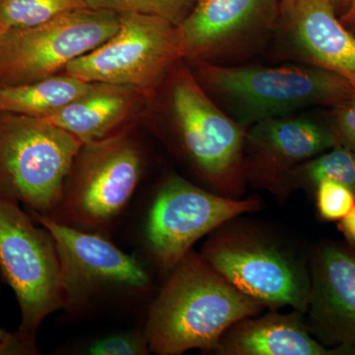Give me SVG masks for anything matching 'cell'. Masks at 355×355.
Listing matches in <instances>:
<instances>
[{
	"instance_id": "52a82bcc",
	"label": "cell",
	"mask_w": 355,
	"mask_h": 355,
	"mask_svg": "<svg viewBox=\"0 0 355 355\" xmlns=\"http://www.w3.org/2000/svg\"><path fill=\"white\" fill-rule=\"evenodd\" d=\"M142 169L141 149L125 130L83 144L55 212V220L88 229L108 225L130 200Z\"/></svg>"
},
{
	"instance_id": "d4e9b609",
	"label": "cell",
	"mask_w": 355,
	"mask_h": 355,
	"mask_svg": "<svg viewBox=\"0 0 355 355\" xmlns=\"http://www.w3.org/2000/svg\"><path fill=\"white\" fill-rule=\"evenodd\" d=\"M29 354L17 333L10 334L0 328V355Z\"/></svg>"
},
{
	"instance_id": "7402d4cb",
	"label": "cell",
	"mask_w": 355,
	"mask_h": 355,
	"mask_svg": "<svg viewBox=\"0 0 355 355\" xmlns=\"http://www.w3.org/2000/svg\"><path fill=\"white\" fill-rule=\"evenodd\" d=\"M316 191L318 210L326 220H340L355 205L354 191L342 184L323 180Z\"/></svg>"
},
{
	"instance_id": "44dd1931",
	"label": "cell",
	"mask_w": 355,
	"mask_h": 355,
	"mask_svg": "<svg viewBox=\"0 0 355 355\" xmlns=\"http://www.w3.org/2000/svg\"><path fill=\"white\" fill-rule=\"evenodd\" d=\"M197 0H86L93 9L116 13H139L157 16L179 26L190 14Z\"/></svg>"
},
{
	"instance_id": "3957f363",
	"label": "cell",
	"mask_w": 355,
	"mask_h": 355,
	"mask_svg": "<svg viewBox=\"0 0 355 355\" xmlns=\"http://www.w3.org/2000/svg\"><path fill=\"white\" fill-rule=\"evenodd\" d=\"M83 144L46 119L0 111V197L53 216Z\"/></svg>"
},
{
	"instance_id": "484cf974",
	"label": "cell",
	"mask_w": 355,
	"mask_h": 355,
	"mask_svg": "<svg viewBox=\"0 0 355 355\" xmlns=\"http://www.w3.org/2000/svg\"><path fill=\"white\" fill-rule=\"evenodd\" d=\"M340 220V231L350 243L355 245V205Z\"/></svg>"
},
{
	"instance_id": "8fae6325",
	"label": "cell",
	"mask_w": 355,
	"mask_h": 355,
	"mask_svg": "<svg viewBox=\"0 0 355 355\" xmlns=\"http://www.w3.org/2000/svg\"><path fill=\"white\" fill-rule=\"evenodd\" d=\"M277 0H197L178 28L183 60L205 62L256 50L275 34Z\"/></svg>"
},
{
	"instance_id": "2e32d148",
	"label": "cell",
	"mask_w": 355,
	"mask_h": 355,
	"mask_svg": "<svg viewBox=\"0 0 355 355\" xmlns=\"http://www.w3.org/2000/svg\"><path fill=\"white\" fill-rule=\"evenodd\" d=\"M302 313H268L246 318L231 326L216 349L220 355H331L352 352L324 347L308 330Z\"/></svg>"
},
{
	"instance_id": "603a6c76",
	"label": "cell",
	"mask_w": 355,
	"mask_h": 355,
	"mask_svg": "<svg viewBox=\"0 0 355 355\" xmlns=\"http://www.w3.org/2000/svg\"><path fill=\"white\" fill-rule=\"evenodd\" d=\"M150 352L146 336L125 334L101 338L89 347L93 355H144Z\"/></svg>"
},
{
	"instance_id": "30bf717a",
	"label": "cell",
	"mask_w": 355,
	"mask_h": 355,
	"mask_svg": "<svg viewBox=\"0 0 355 355\" xmlns=\"http://www.w3.org/2000/svg\"><path fill=\"white\" fill-rule=\"evenodd\" d=\"M260 205L253 198L214 195L173 175L160 187L151 207L147 241L158 265L173 270L203 236Z\"/></svg>"
},
{
	"instance_id": "cb8c5ba5",
	"label": "cell",
	"mask_w": 355,
	"mask_h": 355,
	"mask_svg": "<svg viewBox=\"0 0 355 355\" xmlns=\"http://www.w3.org/2000/svg\"><path fill=\"white\" fill-rule=\"evenodd\" d=\"M335 108L334 125L331 127L340 144L355 151V88L349 99Z\"/></svg>"
},
{
	"instance_id": "ac0fdd59",
	"label": "cell",
	"mask_w": 355,
	"mask_h": 355,
	"mask_svg": "<svg viewBox=\"0 0 355 355\" xmlns=\"http://www.w3.org/2000/svg\"><path fill=\"white\" fill-rule=\"evenodd\" d=\"M96 85L62 72L36 83L0 86V111L46 119L88 94Z\"/></svg>"
},
{
	"instance_id": "8992f818",
	"label": "cell",
	"mask_w": 355,
	"mask_h": 355,
	"mask_svg": "<svg viewBox=\"0 0 355 355\" xmlns=\"http://www.w3.org/2000/svg\"><path fill=\"white\" fill-rule=\"evenodd\" d=\"M120 14L90 7L0 34V86L36 83L62 73L76 58L116 34Z\"/></svg>"
},
{
	"instance_id": "7c38bea8",
	"label": "cell",
	"mask_w": 355,
	"mask_h": 355,
	"mask_svg": "<svg viewBox=\"0 0 355 355\" xmlns=\"http://www.w3.org/2000/svg\"><path fill=\"white\" fill-rule=\"evenodd\" d=\"M30 212L35 220L50 231L57 244L65 307H78L105 287L144 291L150 286V277L141 263L102 236Z\"/></svg>"
},
{
	"instance_id": "83f0119b",
	"label": "cell",
	"mask_w": 355,
	"mask_h": 355,
	"mask_svg": "<svg viewBox=\"0 0 355 355\" xmlns=\"http://www.w3.org/2000/svg\"><path fill=\"white\" fill-rule=\"evenodd\" d=\"M334 1H335L336 4L338 3V2H343V3L347 4V6H349V4L352 0H334Z\"/></svg>"
},
{
	"instance_id": "4fadbf2b",
	"label": "cell",
	"mask_w": 355,
	"mask_h": 355,
	"mask_svg": "<svg viewBox=\"0 0 355 355\" xmlns=\"http://www.w3.org/2000/svg\"><path fill=\"white\" fill-rule=\"evenodd\" d=\"M338 144L333 127L304 114L259 121L245 135V177L254 187L284 193L294 169Z\"/></svg>"
},
{
	"instance_id": "4316f807",
	"label": "cell",
	"mask_w": 355,
	"mask_h": 355,
	"mask_svg": "<svg viewBox=\"0 0 355 355\" xmlns=\"http://www.w3.org/2000/svg\"><path fill=\"white\" fill-rule=\"evenodd\" d=\"M340 21L345 25H350L355 22V0H352L347 10L343 13Z\"/></svg>"
},
{
	"instance_id": "277c9868",
	"label": "cell",
	"mask_w": 355,
	"mask_h": 355,
	"mask_svg": "<svg viewBox=\"0 0 355 355\" xmlns=\"http://www.w3.org/2000/svg\"><path fill=\"white\" fill-rule=\"evenodd\" d=\"M0 275L19 304L21 324L16 333L29 354H37L42 322L65 307L60 254L48 229L35 225L19 202L1 197Z\"/></svg>"
},
{
	"instance_id": "5bb4252c",
	"label": "cell",
	"mask_w": 355,
	"mask_h": 355,
	"mask_svg": "<svg viewBox=\"0 0 355 355\" xmlns=\"http://www.w3.org/2000/svg\"><path fill=\"white\" fill-rule=\"evenodd\" d=\"M335 6L334 0H282L275 34L293 62L329 70L355 88V36Z\"/></svg>"
},
{
	"instance_id": "9c48e42d",
	"label": "cell",
	"mask_w": 355,
	"mask_h": 355,
	"mask_svg": "<svg viewBox=\"0 0 355 355\" xmlns=\"http://www.w3.org/2000/svg\"><path fill=\"white\" fill-rule=\"evenodd\" d=\"M169 79L170 109L184 151L205 179L234 189L246 179V130L210 98L190 69L176 67Z\"/></svg>"
},
{
	"instance_id": "9a60e30c",
	"label": "cell",
	"mask_w": 355,
	"mask_h": 355,
	"mask_svg": "<svg viewBox=\"0 0 355 355\" xmlns=\"http://www.w3.org/2000/svg\"><path fill=\"white\" fill-rule=\"evenodd\" d=\"M310 333L327 345L355 352V256L336 245H324L312 258L308 297Z\"/></svg>"
},
{
	"instance_id": "ba28073f",
	"label": "cell",
	"mask_w": 355,
	"mask_h": 355,
	"mask_svg": "<svg viewBox=\"0 0 355 355\" xmlns=\"http://www.w3.org/2000/svg\"><path fill=\"white\" fill-rule=\"evenodd\" d=\"M202 257L238 291L263 306H289L305 314L310 272L296 257L266 236L225 228L203 246Z\"/></svg>"
},
{
	"instance_id": "7a4b0ae2",
	"label": "cell",
	"mask_w": 355,
	"mask_h": 355,
	"mask_svg": "<svg viewBox=\"0 0 355 355\" xmlns=\"http://www.w3.org/2000/svg\"><path fill=\"white\" fill-rule=\"evenodd\" d=\"M195 64L193 73L200 85L245 130L310 107L338 106L354 91L343 77L301 62L275 67Z\"/></svg>"
},
{
	"instance_id": "e0dca14e",
	"label": "cell",
	"mask_w": 355,
	"mask_h": 355,
	"mask_svg": "<svg viewBox=\"0 0 355 355\" xmlns=\"http://www.w3.org/2000/svg\"><path fill=\"white\" fill-rule=\"evenodd\" d=\"M142 93L125 86L97 83L80 99L70 103L46 120L67 130L83 144L111 137L133 113Z\"/></svg>"
},
{
	"instance_id": "d6986e66",
	"label": "cell",
	"mask_w": 355,
	"mask_h": 355,
	"mask_svg": "<svg viewBox=\"0 0 355 355\" xmlns=\"http://www.w3.org/2000/svg\"><path fill=\"white\" fill-rule=\"evenodd\" d=\"M323 180L347 187L355 195V151L338 144L291 173L284 191L315 186Z\"/></svg>"
},
{
	"instance_id": "5b68a950",
	"label": "cell",
	"mask_w": 355,
	"mask_h": 355,
	"mask_svg": "<svg viewBox=\"0 0 355 355\" xmlns=\"http://www.w3.org/2000/svg\"><path fill=\"white\" fill-rule=\"evenodd\" d=\"M183 60L178 26L157 16L121 13L120 27L97 49L64 69L87 83L112 84L149 94Z\"/></svg>"
},
{
	"instance_id": "6da1fadb",
	"label": "cell",
	"mask_w": 355,
	"mask_h": 355,
	"mask_svg": "<svg viewBox=\"0 0 355 355\" xmlns=\"http://www.w3.org/2000/svg\"><path fill=\"white\" fill-rule=\"evenodd\" d=\"M173 270L147 318L144 336L154 354L216 352L231 326L265 308L193 252Z\"/></svg>"
},
{
	"instance_id": "ffe728a7",
	"label": "cell",
	"mask_w": 355,
	"mask_h": 355,
	"mask_svg": "<svg viewBox=\"0 0 355 355\" xmlns=\"http://www.w3.org/2000/svg\"><path fill=\"white\" fill-rule=\"evenodd\" d=\"M83 7H88L86 0H0V34L35 27Z\"/></svg>"
},
{
	"instance_id": "f1b7e54d",
	"label": "cell",
	"mask_w": 355,
	"mask_h": 355,
	"mask_svg": "<svg viewBox=\"0 0 355 355\" xmlns=\"http://www.w3.org/2000/svg\"><path fill=\"white\" fill-rule=\"evenodd\" d=\"M350 26H352V28H354V32H352V34L354 35L355 36V22L354 23H352V24H350Z\"/></svg>"
}]
</instances>
